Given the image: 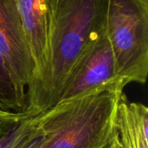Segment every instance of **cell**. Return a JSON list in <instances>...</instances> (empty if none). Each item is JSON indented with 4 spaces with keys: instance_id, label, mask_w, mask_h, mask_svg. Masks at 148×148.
I'll list each match as a JSON object with an SVG mask.
<instances>
[{
    "instance_id": "cell-1",
    "label": "cell",
    "mask_w": 148,
    "mask_h": 148,
    "mask_svg": "<svg viewBox=\"0 0 148 148\" xmlns=\"http://www.w3.org/2000/svg\"><path fill=\"white\" fill-rule=\"evenodd\" d=\"M108 0H49L47 62L27 114L38 115L59 102L72 69L106 31Z\"/></svg>"
},
{
    "instance_id": "cell-2",
    "label": "cell",
    "mask_w": 148,
    "mask_h": 148,
    "mask_svg": "<svg viewBox=\"0 0 148 148\" xmlns=\"http://www.w3.org/2000/svg\"><path fill=\"white\" fill-rule=\"evenodd\" d=\"M127 83L117 79L36 115L43 134L40 148H108Z\"/></svg>"
},
{
    "instance_id": "cell-3",
    "label": "cell",
    "mask_w": 148,
    "mask_h": 148,
    "mask_svg": "<svg viewBox=\"0 0 148 148\" xmlns=\"http://www.w3.org/2000/svg\"><path fill=\"white\" fill-rule=\"evenodd\" d=\"M106 35L116 73L127 84L148 75V0H108Z\"/></svg>"
},
{
    "instance_id": "cell-4",
    "label": "cell",
    "mask_w": 148,
    "mask_h": 148,
    "mask_svg": "<svg viewBox=\"0 0 148 148\" xmlns=\"http://www.w3.org/2000/svg\"><path fill=\"white\" fill-rule=\"evenodd\" d=\"M0 55L27 95L36 79V63L15 0H0Z\"/></svg>"
},
{
    "instance_id": "cell-5",
    "label": "cell",
    "mask_w": 148,
    "mask_h": 148,
    "mask_svg": "<svg viewBox=\"0 0 148 148\" xmlns=\"http://www.w3.org/2000/svg\"><path fill=\"white\" fill-rule=\"evenodd\" d=\"M117 79L121 78L116 73L114 57L105 31L88 47L72 69L59 101L79 96Z\"/></svg>"
},
{
    "instance_id": "cell-6",
    "label": "cell",
    "mask_w": 148,
    "mask_h": 148,
    "mask_svg": "<svg viewBox=\"0 0 148 148\" xmlns=\"http://www.w3.org/2000/svg\"><path fill=\"white\" fill-rule=\"evenodd\" d=\"M25 36L36 63V79L28 94L29 102L36 91L45 69L49 23V0H15ZM28 111V110H27Z\"/></svg>"
},
{
    "instance_id": "cell-7",
    "label": "cell",
    "mask_w": 148,
    "mask_h": 148,
    "mask_svg": "<svg viewBox=\"0 0 148 148\" xmlns=\"http://www.w3.org/2000/svg\"><path fill=\"white\" fill-rule=\"evenodd\" d=\"M108 148H148V108L146 105L131 102L125 95H122Z\"/></svg>"
},
{
    "instance_id": "cell-8",
    "label": "cell",
    "mask_w": 148,
    "mask_h": 148,
    "mask_svg": "<svg viewBox=\"0 0 148 148\" xmlns=\"http://www.w3.org/2000/svg\"><path fill=\"white\" fill-rule=\"evenodd\" d=\"M0 109L16 115L28 114V95L13 78L0 55Z\"/></svg>"
},
{
    "instance_id": "cell-9",
    "label": "cell",
    "mask_w": 148,
    "mask_h": 148,
    "mask_svg": "<svg viewBox=\"0 0 148 148\" xmlns=\"http://www.w3.org/2000/svg\"><path fill=\"white\" fill-rule=\"evenodd\" d=\"M35 126V116L16 115L0 127V148H15Z\"/></svg>"
},
{
    "instance_id": "cell-10",
    "label": "cell",
    "mask_w": 148,
    "mask_h": 148,
    "mask_svg": "<svg viewBox=\"0 0 148 148\" xmlns=\"http://www.w3.org/2000/svg\"><path fill=\"white\" fill-rule=\"evenodd\" d=\"M43 141V134L37 127L35 116V126L31 131L15 148H40Z\"/></svg>"
},
{
    "instance_id": "cell-11",
    "label": "cell",
    "mask_w": 148,
    "mask_h": 148,
    "mask_svg": "<svg viewBox=\"0 0 148 148\" xmlns=\"http://www.w3.org/2000/svg\"><path fill=\"white\" fill-rule=\"evenodd\" d=\"M23 115V114H22ZM16 116V114H10V113H7V112H4L3 110L0 109V127L5 123L7 122L9 120H10L11 118Z\"/></svg>"
}]
</instances>
